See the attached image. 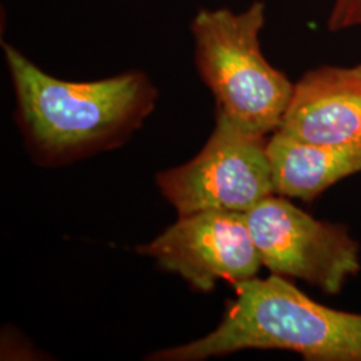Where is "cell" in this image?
Returning <instances> with one entry per match:
<instances>
[{
    "label": "cell",
    "mask_w": 361,
    "mask_h": 361,
    "mask_svg": "<svg viewBox=\"0 0 361 361\" xmlns=\"http://www.w3.org/2000/svg\"><path fill=\"white\" fill-rule=\"evenodd\" d=\"M15 118L35 159L63 165L116 149L155 110L158 90L143 71L89 82L52 77L10 43H3Z\"/></svg>",
    "instance_id": "cell-1"
},
{
    "label": "cell",
    "mask_w": 361,
    "mask_h": 361,
    "mask_svg": "<svg viewBox=\"0 0 361 361\" xmlns=\"http://www.w3.org/2000/svg\"><path fill=\"white\" fill-rule=\"evenodd\" d=\"M233 286L235 298L213 332L146 360L200 361L246 349H281L308 361H361V313L325 307L277 274Z\"/></svg>",
    "instance_id": "cell-2"
},
{
    "label": "cell",
    "mask_w": 361,
    "mask_h": 361,
    "mask_svg": "<svg viewBox=\"0 0 361 361\" xmlns=\"http://www.w3.org/2000/svg\"><path fill=\"white\" fill-rule=\"evenodd\" d=\"M265 22L267 4L255 0L243 11L201 8L189 26L195 67L214 97L217 116L264 137L280 128L295 87L262 52Z\"/></svg>",
    "instance_id": "cell-3"
},
{
    "label": "cell",
    "mask_w": 361,
    "mask_h": 361,
    "mask_svg": "<svg viewBox=\"0 0 361 361\" xmlns=\"http://www.w3.org/2000/svg\"><path fill=\"white\" fill-rule=\"evenodd\" d=\"M262 267L340 295L361 271V244L344 224L314 219L271 194L245 213Z\"/></svg>",
    "instance_id": "cell-4"
},
{
    "label": "cell",
    "mask_w": 361,
    "mask_h": 361,
    "mask_svg": "<svg viewBox=\"0 0 361 361\" xmlns=\"http://www.w3.org/2000/svg\"><path fill=\"white\" fill-rule=\"evenodd\" d=\"M268 138L238 129L224 116L189 162L158 173L155 180L178 217L207 210L246 213L274 194Z\"/></svg>",
    "instance_id": "cell-5"
},
{
    "label": "cell",
    "mask_w": 361,
    "mask_h": 361,
    "mask_svg": "<svg viewBox=\"0 0 361 361\" xmlns=\"http://www.w3.org/2000/svg\"><path fill=\"white\" fill-rule=\"evenodd\" d=\"M137 252L202 293H210L219 280L233 285L253 279L262 267L245 213L238 212L207 210L178 217Z\"/></svg>",
    "instance_id": "cell-6"
},
{
    "label": "cell",
    "mask_w": 361,
    "mask_h": 361,
    "mask_svg": "<svg viewBox=\"0 0 361 361\" xmlns=\"http://www.w3.org/2000/svg\"><path fill=\"white\" fill-rule=\"evenodd\" d=\"M279 131L302 142L361 146V63L307 71Z\"/></svg>",
    "instance_id": "cell-7"
},
{
    "label": "cell",
    "mask_w": 361,
    "mask_h": 361,
    "mask_svg": "<svg viewBox=\"0 0 361 361\" xmlns=\"http://www.w3.org/2000/svg\"><path fill=\"white\" fill-rule=\"evenodd\" d=\"M274 194L312 202L361 173V146L302 142L274 131L267 142Z\"/></svg>",
    "instance_id": "cell-8"
},
{
    "label": "cell",
    "mask_w": 361,
    "mask_h": 361,
    "mask_svg": "<svg viewBox=\"0 0 361 361\" xmlns=\"http://www.w3.org/2000/svg\"><path fill=\"white\" fill-rule=\"evenodd\" d=\"M326 27L331 32L361 27V0H334Z\"/></svg>",
    "instance_id": "cell-9"
}]
</instances>
